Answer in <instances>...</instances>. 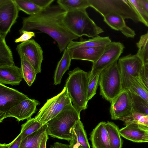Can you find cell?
Listing matches in <instances>:
<instances>
[{"label": "cell", "instance_id": "cell-1", "mask_svg": "<svg viewBox=\"0 0 148 148\" xmlns=\"http://www.w3.org/2000/svg\"><path fill=\"white\" fill-rule=\"evenodd\" d=\"M66 12L58 5L50 6L35 14L23 18L19 32L38 30L47 34L57 42L61 52L71 41L79 38L64 25L62 19Z\"/></svg>", "mask_w": 148, "mask_h": 148}, {"label": "cell", "instance_id": "cell-2", "mask_svg": "<svg viewBox=\"0 0 148 148\" xmlns=\"http://www.w3.org/2000/svg\"><path fill=\"white\" fill-rule=\"evenodd\" d=\"M65 86L73 106L79 113L87 108L88 86L90 71L86 72L77 67L68 73Z\"/></svg>", "mask_w": 148, "mask_h": 148}, {"label": "cell", "instance_id": "cell-3", "mask_svg": "<svg viewBox=\"0 0 148 148\" xmlns=\"http://www.w3.org/2000/svg\"><path fill=\"white\" fill-rule=\"evenodd\" d=\"M80 113L72 103L67 105L46 123L47 134L52 137L69 142L72 138L71 130L80 119Z\"/></svg>", "mask_w": 148, "mask_h": 148}, {"label": "cell", "instance_id": "cell-4", "mask_svg": "<svg viewBox=\"0 0 148 148\" xmlns=\"http://www.w3.org/2000/svg\"><path fill=\"white\" fill-rule=\"evenodd\" d=\"M64 26L79 37L94 38L104 32L90 18L86 10L66 12L62 19Z\"/></svg>", "mask_w": 148, "mask_h": 148}, {"label": "cell", "instance_id": "cell-5", "mask_svg": "<svg viewBox=\"0 0 148 148\" xmlns=\"http://www.w3.org/2000/svg\"><path fill=\"white\" fill-rule=\"evenodd\" d=\"M99 85L100 87V95L110 102L123 90L120 70L117 62L101 72Z\"/></svg>", "mask_w": 148, "mask_h": 148}, {"label": "cell", "instance_id": "cell-6", "mask_svg": "<svg viewBox=\"0 0 148 148\" xmlns=\"http://www.w3.org/2000/svg\"><path fill=\"white\" fill-rule=\"evenodd\" d=\"M90 7L103 17L110 13L117 14L124 19H130L134 22H140L135 11L128 0H88Z\"/></svg>", "mask_w": 148, "mask_h": 148}, {"label": "cell", "instance_id": "cell-7", "mask_svg": "<svg viewBox=\"0 0 148 148\" xmlns=\"http://www.w3.org/2000/svg\"><path fill=\"white\" fill-rule=\"evenodd\" d=\"M71 103L66 87L64 86L60 93L47 100L35 118L42 125L46 124L59 114L66 106Z\"/></svg>", "mask_w": 148, "mask_h": 148}, {"label": "cell", "instance_id": "cell-8", "mask_svg": "<svg viewBox=\"0 0 148 148\" xmlns=\"http://www.w3.org/2000/svg\"><path fill=\"white\" fill-rule=\"evenodd\" d=\"M118 64L120 70L123 90H129V78L139 75L144 64L136 54H129L120 58Z\"/></svg>", "mask_w": 148, "mask_h": 148}, {"label": "cell", "instance_id": "cell-9", "mask_svg": "<svg viewBox=\"0 0 148 148\" xmlns=\"http://www.w3.org/2000/svg\"><path fill=\"white\" fill-rule=\"evenodd\" d=\"M125 47L120 42H112L107 45L99 59L93 63L90 77L117 62Z\"/></svg>", "mask_w": 148, "mask_h": 148}, {"label": "cell", "instance_id": "cell-10", "mask_svg": "<svg viewBox=\"0 0 148 148\" xmlns=\"http://www.w3.org/2000/svg\"><path fill=\"white\" fill-rule=\"evenodd\" d=\"M20 57L25 56L37 74L41 72L43 60L42 49L34 39L29 40L18 45L16 48Z\"/></svg>", "mask_w": 148, "mask_h": 148}, {"label": "cell", "instance_id": "cell-11", "mask_svg": "<svg viewBox=\"0 0 148 148\" xmlns=\"http://www.w3.org/2000/svg\"><path fill=\"white\" fill-rule=\"evenodd\" d=\"M19 11L14 0H0V35L5 38L16 23Z\"/></svg>", "mask_w": 148, "mask_h": 148}, {"label": "cell", "instance_id": "cell-12", "mask_svg": "<svg viewBox=\"0 0 148 148\" xmlns=\"http://www.w3.org/2000/svg\"><path fill=\"white\" fill-rule=\"evenodd\" d=\"M110 102V113L112 119L119 120L130 116L134 111L129 90H123Z\"/></svg>", "mask_w": 148, "mask_h": 148}, {"label": "cell", "instance_id": "cell-13", "mask_svg": "<svg viewBox=\"0 0 148 148\" xmlns=\"http://www.w3.org/2000/svg\"><path fill=\"white\" fill-rule=\"evenodd\" d=\"M40 104L39 101L35 99L29 98L25 99L0 115V122L8 117H14L18 122L31 118L37 110L36 106Z\"/></svg>", "mask_w": 148, "mask_h": 148}, {"label": "cell", "instance_id": "cell-14", "mask_svg": "<svg viewBox=\"0 0 148 148\" xmlns=\"http://www.w3.org/2000/svg\"><path fill=\"white\" fill-rule=\"evenodd\" d=\"M29 98L27 95L17 90L0 83V115Z\"/></svg>", "mask_w": 148, "mask_h": 148}, {"label": "cell", "instance_id": "cell-15", "mask_svg": "<svg viewBox=\"0 0 148 148\" xmlns=\"http://www.w3.org/2000/svg\"><path fill=\"white\" fill-rule=\"evenodd\" d=\"M106 46L66 49L69 52L72 59L88 61L94 63L101 57Z\"/></svg>", "mask_w": 148, "mask_h": 148}, {"label": "cell", "instance_id": "cell-16", "mask_svg": "<svg viewBox=\"0 0 148 148\" xmlns=\"http://www.w3.org/2000/svg\"><path fill=\"white\" fill-rule=\"evenodd\" d=\"M23 78L21 68L15 65L0 66V84L18 85Z\"/></svg>", "mask_w": 148, "mask_h": 148}, {"label": "cell", "instance_id": "cell-17", "mask_svg": "<svg viewBox=\"0 0 148 148\" xmlns=\"http://www.w3.org/2000/svg\"><path fill=\"white\" fill-rule=\"evenodd\" d=\"M106 122H100L90 135L92 148H110L108 135L106 127Z\"/></svg>", "mask_w": 148, "mask_h": 148}, {"label": "cell", "instance_id": "cell-18", "mask_svg": "<svg viewBox=\"0 0 148 148\" xmlns=\"http://www.w3.org/2000/svg\"><path fill=\"white\" fill-rule=\"evenodd\" d=\"M103 21L112 29L121 31L127 37L134 38L136 35L134 31L127 25L125 19L117 14H108L104 17Z\"/></svg>", "mask_w": 148, "mask_h": 148}, {"label": "cell", "instance_id": "cell-19", "mask_svg": "<svg viewBox=\"0 0 148 148\" xmlns=\"http://www.w3.org/2000/svg\"><path fill=\"white\" fill-rule=\"evenodd\" d=\"M72 139L69 142L71 148H90L82 122L79 120L72 128Z\"/></svg>", "mask_w": 148, "mask_h": 148}, {"label": "cell", "instance_id": "cell-20", "mask_svg": "<svg viewBox=\"0 0 148 148\" xmlns=\"http://www.w3.org/2000/svg\"><path fill=\"white\" fill-rule=\"evenodd\" d=\"M119 132L121 136L132 142L148 143L146 132L140 128L138 124L131 123L126 125L120 129Z\"/></svg>", "mask_w": 148, "mask_h": 148}, {"label": "cell", "instance_id": "cell-21", "mask_svg": "<svg viewBox=\"0 0 148 148\" xmlns=\"http://www.w3.org/2000/svg\"><path fill=\"white\" fill-rule=\"evenodd\" d=\"M79 41H71L67 46L66 49L82 47H93L106 46L111 40L109 36L101 37L99 35L92 38L84 39L80 38Z\"/></svg>", "mask_w": 148, "mask_h": 148}, {"label": "cell", "instance_id": "cell-22", "mask_svg": "<svg viewBox=\"0 0 148 148\" xmlns=\"http://www.w3.org/2000/svg\"><path fill=\"white\" fill-rule=\"evenodd\" d=\"M72 58L69 51L66 49L58 63L53 76L54 85L60 84L62 77L65 72L69 69Z\"/></svg>", "mask_w": 148, "mask_h": 148}, {"label": "cell", "instance_id": "cell-23", "mask_svg": "<svg viewBox=\"0 0 148 148\" xmlns=\"http://www.w3.org/2000/svg\"><path fill=\"white\" fill-rule=\"evenodd\" d=\"M47 126L44 125L39 130L27 136L22 140L20 148H39L40 141Z\"/></svg>", "mask_w": 148, "mask_h": 148}, {"label": "cell", "instance_id": "cell-24", "mask_svg": "<svg viewBox=\"0 0 148 148\" xmlns=\"http://www.w3.org/2000/svg\"><path fill=\"white\" fill-rule=\"evenodd\" d=\"M128 90L136 94L148 103V90L145 86L139 75L131 76L129 78Z\"/></svg>", "mask_w": 148, "mask_h": 148}, {"label": "cell", "instance_id": "cell-25", "mask_svg": "<svg viewBox=\"0 0 148 148\" xmlns=\"http://www.w3.org/2000/svg\"><path fill=\"white\" fill-rule=\"evenodd\" d=\"M106 127L110 143V148H122L123 142L118 127L114 123L108 121Z\"/></svg>", "mask_w": 148, "mask_h": 148}, {"label": "cell", "instance_id": "cell-26", "mask_svg": "<svg viewBox=\"0 0 148 148\" xmlns=\"http://www.w3.org/2000/svg\"><path fill=\"white\" fill-rule=\"evenodd\" d=\"M20 57L21 61L20 68L23 79L28 85L30 86L35 80L37 73L25 56H22Z\"/></svg>", "mask_w": 148, "mask_h": 148}, {"label": "cell", "instance_id": "cell-27", "mask_svg": "<svg viewBox=\"0 0 148 148\" xmlns=\"http://www.w3.org/2000/svg\"><path fill=\"white\" fill-rule=\"evenodd\" d=\"M57 3L67 12L86 10L90 7L88 0H58Z\"/></svg>", "mask_w": 148, "mask_h": 148}, {"label": "cell", "instance_id": "cell-28", "mask_svg": "<svg viewBox=\"0 0 148 148\" xmlns=\"http://www.w3.org/2000/svg\"><path fill=\"white\" fill-rule=\"evenodd\" d=\"M15 65L11 49L5 38L0 35V66Z\"/></svg>", "mask_w": 148, "mask_h": 148}, {"label": "cell", "instance_id": "cell-29", "mask_svg": "<svg viewBox=\"0 0 148 148\" xmlns=\"http://www.w3.org/2000/svg\"><path fill=\"white\" fill-rule=\"evenodd\" d=\"M44 125L37 121L35 118L27 120L21 125L20 132L22 140L27 136L40 129Z\"/></svg>", "mask_w": 148, "mask_h": 148}, {"label": "cell", "instance_id": "cell-30", "mask_svg": "<svg viewBox=\"0 0 148 148\" xmlns=\"http://www.w3.org/2000/svg\"><path fill=\"white\" fill-rule=\"evenodd\" d=\"M136 45L138 49L136 54L141 60L144 65L148 64V31L140 36Z\"/></svg>", "mask_w": 148, "mask_h": 148}, {"label": "cell", "instance_id": "cell-31", "mask_svg": "<svg viewBox=\"0 0 148 148\" xmlns=\"http://www.w3.org/2000/svg\"><path fill=\"white\" fill-rule=\"evenodd\" d=\"M18 10L29 16L35 14L42 10L30 0H14Z\"/></svg>", "mask_w": 148, "mask_h": 148}, {"label": "cell", "instance_id": "cell-32", "mask_svg": "<svg viewBox=\"0 0 148 148\" xmlns=\"http://www.w3.org/2000/svg\"><path fill=\"white\" fill-rule=\"evenodd\" d=\"M119 120L123 121L125 125L131 123L148 125V116L137 112L134 110L131 115L121 118Z\"/></svg>", "mask_w": 148, "mask_h": 148}, {"label": "cell", "instance_id": "cell-33", "mask_svg": "<svg viewBox=\"0 0 148 148\" xmlns=\"http://www.w3.org/2000/svg\"><path fill=\"white\" fill-rule=\"evenodd\" d=\"M130 92L134 110L148 116V103L139 96Z\"/></svg>", "mask_w": 148, "mask_h": 148}, {"label": "cell", "instance_id": "cell-34", "mask_svg": "<svg viewBox=\"0 0 148 148\" xmlns=\"http://www.w3.org/2000/svg\"><path fill=\"white\" fill-rule=\"evenodd\" d=\"M131 6L136 13L140 21L148 27V15L138 3L137 0H128Z\"/></svg>", "mask_w": 148, "mask_h": 148}, {"label": "cell", "instance_id": "cell-35", "mask_svg": "<svg viewBox=\"0 0 148 148\" xmlns=\"http://www.w3.org/2000/svg\"><path fill=\"white\" fill-rule=\"evenodd\" d=\"M100 72L98 73L92 77H90L87 96V99L88 101L91 99L96 93L97 90L99 85Z\"/></svg>", "mask_w": 148, "mask_h": 148}, {"label": "cell", "instance_id": "cell-36", "mask_svg": "<svg viewBox=\"0 0 148 148\" xmlns=\"http://www.w3.org/2000/svg\"><path fill=\"white\" fill-rule=\"evenodd\" d=\"M22 35L18 38L15 40V42L17 43L20 42H23L28 40L32 38L35 36V34L34 32L27 31H23L20 33Z\"/></svg>", "mask_w": 148, "mask_h": 148}, {"label": "cell", "instance_id": "cell-37", "mask_svg": "<svg viewBox=\"0 0 148 148\" xmlns=\"http://www.w3.org/2000/svg\"><path fill=\"white\" fill-rule=\"evenodd\" d=\"M139 76L148 90V64L143 65L140 72Z\"/></svg>", "mask_w": 148, "mask_h": 148}, {"label": "cell", "instance_id": "cell-38", "mask_svg": "<svg viewBox=\"0 0 148 148\" xmlns=\"http://www.w3.org/2000/svg\"><path fill=\"white\" fill-rule=\"evenodd\" d=\"M42 10L50 6L54 0H30Z\"/></svg>", "mask_w": 148, "mask_h": 148}, {"label": "cell", "instance_id": "cell-39", "mask_svg": "<svg viewBox=\"0 0 148 148\" xmlns=\"http://www.w3.org/2000/svg\"><path fill=\"white\" fill-rule=\"evenodd\" d=\"M22 140L21 136L20 133L14 140L9 143V148H20Z\"/></svg>", "mask_w": 148, "mask_h": 148}, {"label": "cell", "instance_id": "cell-40", "mask_svg": "<svg viewBox=\"0 0 148 148\" xmlns=\"http://www.w3.org/2000/svg\"><path fill=\"white\" fill-rule=\"evenodd\" d=\"M48 139V135L46 131L44 134L40 141L39 148H46L47 142Z\"/></svg>", "mask_w": 148, "mask_h": 148}, {"label": "cell", "instance_id": "cell-41", "mask_svg": "<svg viewBox=\"0 0 148 148\" xmlns=\"http://www.w3.org/2000/svg\"><path fill=\"white\" fill-rule=\"evenodd\" d=\"M148 15V0H137Z\"/></svg>", "mask_w": 148, "mask_h": 148}, {"label": "cell", "instance_id": "cell-42", "mask_svg": "<svg viewBox=\"0 0 148 148\" xmlns=\"http://www.w3.org/2000/svg\"><path fill=\"white\" fill-rule=\"evenodd\" d=\"M53 146L55 148H71L70 145L66 144L59 142H56Z\"/></svg>", "mask_w": 148, "mask_h": 148}, {"label": "cell", "instance_id": "cell-43", "mask_svg": "<svg viewBox=\"0 0 148 148\" xmlns=\"http://www.w3.org/2000/svg\"><path fill=\"white\" fill-rule=\"evenodd\" d=\"M9 143L6 144L5 143H0V148H9Z\"/></svg>", "mask_w": 148, "mask_h": 148}, {"label": "cell", "instance_id": "cell-44", "mask_svg": "<svg viewBox=\"0 0 148 148\" xmlns=\"http://www.w3.org/2000/svg\"><path fill=\"white\" fill-rule=\"evenodd\" d=\"M51 148H55V147H54V146H52L51 147Z\"/></svg>", "mask_w": 148, "mask_h": 148}, {"label": "cell", "instance_id": "cell-45", "mask_svg": "<svg viewBox=\"0 0 148 148\" xmlns=\"http://www.w3.org/2000/svg\"><path fill=\"white\" fill-rule=\"evenodd\" d=\"M147 127H148V125H147Z\"/></svg>", "mask_w": 148, "mask_h": 148}]
</instances>
